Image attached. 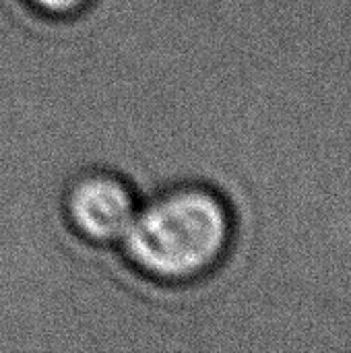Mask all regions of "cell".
I'll list each match as a JSON object with an SVG mask.
<instances>
[{"mask_svg":"<svg viewBox=\"0 0 351 353\" xmlns=\"http://www.w3.org/2000/svg\"><path fill=\"white\" fill-rule=\"evenodd\" d=\"M139 205V188L122 172L108 165L77 170L58 192L62 228L77 244L91 248L120 246Z\"/></svg>","mask_w":351,"mask_h":353,"instance_id":"obj_2","label":"cell"},{"mask_svg":"<svg viewBox=\"0 0 351 353\" xmlns=\"http://www.w3.org/2000/svg\"><path fill=\"white\" fill-rule=\"evenodd\" d=\"M19 2L29 14L60 25L79 21L95 4V0H19Z\"/></svg>","mask_w":351,"mask_h":353,"instance_id":"obj_3","label":"cell"},{"mask_svg":"<svg viewBox=\"0 0 351 353\" xmlns=\"http://www.w3.org/2000/svg\"><path fill=\"white\" fill-rule=\"evenodd\" d=\"M238 240V215L221 188L178 180L149 192L120 242L128 269L161 290H182L213 277Z\"/></svg>","mask_w":351,"mask_h":353,"instance_id":"obj_1","label":"cell"}]
</instances>
